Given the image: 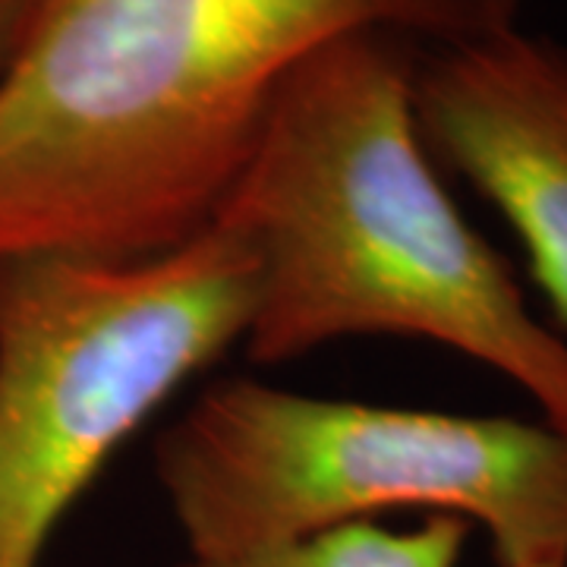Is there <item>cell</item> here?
<instances>
[{
	"label": "cell",
	"instance_id": "1",
	"mask_svg": "<svg viewBox=\"0 0 567 567\" xmlns=\"http://www.w3.org/2000/svg\"><path fill=\"white\" fill-rule=\"evenodd\" d=\"M514 25L520 0H51L0 73V259L174 252L218 221L312 54Z\"/></svg>",
	"mask_w": 567,
	"mask_h": 567
},
{
	"label": "cell",
	"instance_id": "2",
	"mask_svg": "<svg viewBox=\"0 0 567 567\" xmlns=\"http://www.w3.org/2000/svg\"><path fill=\"white\" fill-rule=\"evenodd\" d=\"M420 44L347 35L287 80L218 221L252 256L246 357L416 338L495 369L567 435V338L461 215L413 111Z\"/></svg>",
	"mask_w": 567,
	"mask_h": 567
},
{
	"label": "cell",
	"instance_id": "3",
	"mask_svg": "<svg viewBox=\"0 0 567 567\" xmlns=\"http://www.w3.org/2000/svg\"><path fill=\"white\" fill-rule=\"evenodd\" d=\"M155 476L189 555L425 511L486 529L498 567L567 561V435L546 420L363 404L227 379L164 429Z\"/></svg>",
	"mask_w": 567,
	"mask_h": 567
},
{
	"label": "cell",
	"instance_id": "4",
	"mask_svg": "<svg viewBox=\"0 0 567 567\" xmlns=\"http://www.w3.org/2000/svg\"><path fill=\"white\" fill-rule=\"evenodd\" d=\"M252 281L224 224L152 259H0V567H39L123 442L244 344Z\"/></svg>",
	"mask_w": 567,
	"mask_h": 567
},
{
	"label": "cell",
	"instance_id": "5",
	"mask_svg": "<svg viewBox=\"0 0 567 567\" xmlns=\"http://www.w3.org/2000/svg\"><path fill=\"white\" fill-rule=\"evenodd\" d=\"M413 111L432 162L511 224L567 328V44L514 25L420 48Z\"/></svg>",
	"mask_w": 567,
	"mask_h": 567
},
{
	"label": "cell",
	"instance_id": "6",
	"mask_svg": "<svg viewBox=\"0 0 567 567\" xmlns=\"http://www.w3.org/2000/svg\"><path fill=\"white\" fill-rule=\"evenodd\" d=\"M470 529L461 517L442 514L410 529L350 524L275 546L189 555L181 567H457Z\"/></svg>",
	"mask_w": 567,
	"mask_h": 567
},
{
	"label": "cell",
	"instance_id": "7",
	"mask_svg": "<svg viewBox=\"0 0 567 567\" xmlns=\"http://www.w3.org/2000/svg\"><path fill=\"white\" fill-rule=\"evenodd\" d=\"M48 3L51 0H0V73L13 61Z\"/></svg>",
	"mask_w": 567,
	"mask_h": 567
},
{
	"label": "cell",
	"instance_id": "8",
	"mask_svg": "<svg viewBox=\"0 0 567 567\" xmlns=\"http://www.w3.org/2000/svg\"><path fill=\"white\" fill-rule=\"evenodd\" d=\"M533 567H567V561H543V565H533Z\"/></svg>",
	"mask_w": 567,
	"mask_h": 567
}]
</instances>
